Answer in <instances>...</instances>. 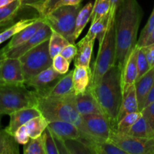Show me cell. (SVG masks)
Segmentation results:
<instances>
[{"label": "cell", "instance_id": "cell-9", "mask_svg": "<svg viewBox=\"0 0 154 154\" xmlns=\"http://www.w3.org/2000/svg\"><path fill=\"white\" fill-rule=\"evenodd\" d=\"M85 134L99 139H109L112 127L103 114H92L82 116Z\"/></svg>", "mask_w": 154, "mask_h": 154}, {"label": "cell", "instance_id": "cell-50", "mask_svg": "<svg viewBox=\"0 0 154 154\" xmlns=\"http://www.w3.org/2000/svg\"><path fill=\"white\" fill-rule=\"evenodd\" d=\"M153 43H154V29H153V31L151 32V33L150 34L149 37L147 38V41H146L144 46H146V45H151V44H153ZM143 47H144V46H143Z\"/></svg>", "mask_w": 154, "mask_h": 154}, {"label": "cell", "instance_id": "cell-18", "mask_svg": "<svg viewBox=\"0 0 154 154\" xmlns=\"http://www.w3.org/2000/svg\"><path fill=\"white\" fill-rule=\"evenodd\" d=\"M154 83V67L150 68V70L143 76L138 78L135 82L137 99H138L139 111H141L144 108L146 99L151 90Z\"/></svg>", "mask_w": 154, "mask_h": 154}, {"label": "cell", "instance_id": "cell-39", "mask_svg": "<svg viewBox=\"0 0 154 154\" xmlns=\"http://www.w3.org/2000/svg\"><path fill=\"white\" fill-rule=\"evenodd\" d=\"M69 66H70V63L61 54L56 56L53 59L52 66L57 72L61 75H66V73H68L69 70Z\"/></svg>", "mask_w": 154, "mask_h": 154}, {"label": "cell", "instance_id": "cell-13", "mask_svg": "<svg viewBox=\"0 0 154 154\" xmlns=\"http://www.w3.org/2000/svg\"><path fill=\"white\" fill-rule=\"evenodd\" d=\"M38 96L51 98H64L75 93L73 85V70L62 75L57 82L41 91H35Z\"/></svg>", "mask_w": 154, "mask_h": 154}, {"label": "cell", "instance_id": "cell-20", "mask_svg": "<svg viewBox=\"0 0 154 154\" xmlns=\"http://www.w3.org/2000/svg\"><path fill=\"white\" fill-rule=\"evenodd\" d=\"M81 140L90 147L95 154H127L124 150L108 140L99 139L93 136Z\"/></svg>", "mask_w": 154, "mask_h": 154}, {"label": "cell", "instance_id": "cell-8", "mask_svg": "<svg viewBox=\"0 0 154 154\" xmlns=\"http://www.w3.org/2000/svg\"><path fill=\"white\" fill-rule=\"evenodd\" d=\"M108 141L127 154H154V137L138 138L112 129Z\"/></svg>", "mask_w": 154, "mask_h": 154}, {"label": "cell", "instance_id": "cell-15", "mask_svg": "<svg viewBox=\"0 0 154 154\" xmlns=\"http://www.w3.org/2000/svg\"><path fill=\"white\" fill-rule=\"evenodd\" d=\"M40 115H42V113L37 108V106L18 110V111L11 113L9 115L10 116V122H9L8 126L5 128V129L9 133L14 135V134L18 128L25 125L26 123H28L30 120H32L34 117Z\"/></svg>", "mask_w": 154, "mask_h": 154}, {"label": "cell", "instance_id": "cell-19", "mask_svg": "<svg viewBox=\"0 0 154 154\" xmlns=\"http://www.w3.org/2000/svg\"><path fill=\"white\" fill-rule=\"evenodd\" d=\"M45 23V22L44 21L43 18L41 17H38V20L35 22H34L33 23H32L31 25L28 26L27 27L24 28L23 29H22L21 31H20L19 32L17 33L15 35H14L13 37L11 38L8 44L5 47H4V48H2V50L4 51H8V50L11 49V48H15V47L24 43V42H26L27 40H29L30 38L32 37L35 35V33L39 29L42 28V26Z\"/></svg>", "mask_w": 154, "mask_h": 154}, {"label": "cell", "instance_id": "cell-24", "mask_svg": "<svg viewBox=\"0 0 154 154\" xmlns=\"http://www.w3.org/2000/svg\"><path fill=\"white\" fill-rule=\"evenodd\" d=\"M21 8V0H14L10 4L0 8V29L14 20Z\"/></svg>", "mask_w": 154, "mask_h": 154}, {"label": "cell", "instance_id": "cell-22", "mask_svg": "<svg viewBox=\"0 0 154 154\" xmlns=\"http://www.w3.org/2000/svg\"><path fill=\"white\" fill-rule=\"evenodd\" d=\"M91 77L90 68L75 66L73 70V85L75 94H81L87 91L90 85Z\"/></svg>", "mask_w": 154, "mask_h": 154}, {"label": "cell", "instance_id": "cell-45", "mask_svg": "<svg viewBox=\"0 0 154 154\" xmlns=\"http://www.w3.org/2000/svg\"><path fill=\"white\" fill-rule=\"evenodd\" d=\"M141 48L143 49L146 57H147L150 68L154 67V43L141 47Z\"/></svg>", "mask_w": 154, "mask_h": 154}, {"label": "cell", "instance_id": "cell-21", "mask_svg": "<svg viewBox=\"0 0 154 154\" xmlns=\"http://www.w3.org/2000/svg\"><path fill=\"white\" fill-rule=\"evenodd\" d=\"M94 43L95 41L90 40L85 35L77 44L78 51L75 57V66L90 68Z\"/></svg>", "mask_w": 154, "mask_h": 154}, {"label": "cell", "instance_id": "cell-36", "mask_svg": "<svg viewBox=\"0 0 154 154\" xmlns=\"http://www.w3.org/2000/svg\"><path fill=\"white\" fill-rule=\"evenodd\" d=\"M42 138H43L45 154H60L57 145H56L54 137H53L52 132L48 128H47L45 132H43Z\"/></svg>", "mask_w": 154, "mask_h": 154}, {"label": "cell", "instance_id": "cell-1", "mask_svg": "<svg viewBox=\"0 0 154 154\" xmlns=\"http://www.w3.org/2000/svg\"><path fill=\"white\" fill-rule=\"evenodd\" d=\"M143 11L137 0H123L115 14V66L123 70L137 44V35Z\"/></svg>", "mask_w": 154, "mask_h": 154}, {"label": "cell", "instance_id": "cell-32", "mask_svg": "<svg viewBox=\"0 0 154 154\" xmlns=\"http://www.w3.org/2000/svg\"><path fill=\"white\" fill-rule=\"evenodd\" d=\"M111 8V0H96L92 11L91 23L110 14Z\"/></svg>", "mask_w": 154, "mask_h": 154}, {"label": "cell", "instance_id": "cell-6", "mask_svg": "<svg viewBox=\"0 0 154 154\" xmlns=\"http://www.w3.org/2000/svg\"><path fill=\"white\" fill-rule=\"evenodd\" d=\"M81 9V5L62 6L53 10L42 18L53 31L61 34L70 43L75 44L74 34L76 18Z\"/></svg>", "mask_w": 154, "mask_h": 154}, {"label": "cell", "instance_id": "cell-27", "mask_svg": "<svg viewBox=\"0 0 154 154\" xmlns=\"http://www.w3.org/2000/svg\"><path fill=\"white\" fill-rule=\"evenodd\" d=\"M18 143L5 129H0V154H19Z\"/></svg>", "mask_w": 154, "mask_h": 154}, {"label": "cell", "instance_id": "cell-14", "mask_svg": "<svg viewBox=\"0 0 154 154\" xmlns=\"http://www.w3.org/2000/svg\"><path fill=\"white\" fill-rule=\"evenodd\" d=\"M137 54H138V46L136 45L128 57L121 72L123 94L131 86L134 85L138 79V66H137Z\"/></svg>", "mask_w": 154, "mask_h": 154}, {"label": "cell", "instance_id": "cell-5", "mask_svg": "<svg viewBox=\"0 0 154 154\" xmlns=\"http://www.w3.org/2000/svg\"><path fill=\"white\" fill-rule=\"evenodd\" d=\"M35 92L26 85L0 84V114H8L18 110L37 105Z\"/></svg>", "mask_w": 154, "mask_h": 154}, {"label": "cell", "instance_id": "cell-10", "mask_svg": "<svg viewBox=\"0 0 154 154\" xmlns=\"http://www.w3.org/2000/svg\"><path fill=\"white\" fill-rule=\"evenodd\" d=\"M53 32L52 29L51 28L49 25L45 23L42 28L39 29L32 37L30 38L29 40L25 42L24 43L11 48L8 51H4L2 49L5 57L7 58H20L22 57L24 54L29 51V50L32 49L33 48L36 47L37 45H40L45 41L48 40L51 38V34Z\"/></svg>", "mask_w": 154, "mask_h": 154}, {"label": "cell", "instance_id": "cell-41", "mask_svg": "<svg viewBox=\"0 0 154 154\" xmlns=\"http://www.w3.org/2000/svg\"><path fill=\"white\" fill-rule=\"evenodd\" d=\"M77 51H78L77 45H75V44L70 43L69 45H68L67 46L63 48V50L60 53V54L71 63L72 60L75 59V56L77 54Z\"/></svg>", "mask_w": 154, "mask_h": 154}, {"label": "cell", "instance_id": "cell-46", "mask_svg": "<svg viewBox=\"0 0 154 154\" xmlns=\"http://www.w3.org/2000/svg\"><path fill=\"white\" fill-rule=\"evenodd\" d=\"M46 0H21L22 2V7H32L38 11V12L40 11L43 5L45 4Z\"/></svg>", "mask_w": 154, "mask_h": 154}, {"label": "cell", "instance_id": "cell-34", "mask_svg": "<svg viewBox=\"0 0 154 154\" xmlns=\"http://www.w3.org/2000/svg\"><path fill=\"white\" fill-rule=\"evenodd\" d=\"M64 141L69 154H95L93 150L81 139H64Z\"/></svg>", "mask_w": 154, "mask_h": 154}, {"label": "cell", "instance_id": "cell-44", "mask_svg": "<svg viewBox=\"0 0 154 154\" xmlns=\"http://www.w3.org/2000/svg\"><path fill=\"white\" fill-rule=\"evenodd\" d=\"M52 132L53 137H54V141H55L56 145H57V149H58L60 154H69V150H68L67 147H66V144H65L64 138L58 136V135L54 134L53 132Z\"/></svg>", "mask_w": 154, "mask_h": 154}, {"label": "cell", "instance_id": "cell-52", "mask_svg": "<svg viewBox=\"0 0 154 154\" xmlns=\"http://www.w3.org/2000/svg\"><path fill=\"white\" fill-rule=\"evenodd\" d=\"M5 58V57L4 54H3V51H2V49L0 50V67H1V65L2 63V62L4 61ZM0 84H3V83L2 82V81L0 80Z\"/></svg>", "mask_w": 154, "mask_h": 154}, {"label": "cell", "instance_id": "cell-38", "mask_svg": "<svg viewBox=\"0 0 154 154\" xmlns=\"http://www.w3.org/2000/svg\"><path fill=\"white\" fill-rule=\"evenodd\" d=\"M137 66H138V79L147 73L150 69L148 60L141 48L138 47V54H137ZM137 79V80H138Z\"/></svg>", "mask_w": 154, "mask_h": 154}, {"label": "cell", "instance_id": "cell-3", "mask_svg": "<svg viewBox=\"0 0 154 154\" xmlns=\"http://www.w3.org/2000/svg\"><path fill=\"white\" fill-rule=\"evenodd\" d=\"M37 99L36 106L48 122L57 120L70 122L81 129L83 137L88 136L85 134L82 116L66 97L51 98L37 96Z\"/></svg>", "mask_w": 154, "mask_h": 154}, {"label": "cell", "instance_id": "cell-11", "mask_svg": "<svg viewBox=\"0 0 154 154\" xmlns=\"http://www.w3.org/2000/svg\"><path fill=\"white\" fill-rule=\"evenodd\" d=\"M0 80L3 84L25 85V77L19 58H5L0 67Z\"/></svg>", "mask_w": 154, "mask_h": 154}, {"label": "cell", "instance_id": "cell-31", "mask_svg": "<svg viewBox=\"0 0 154 154\" xmlns=\"http://www.w3.org/2000/svg\"><path fill=\"white\" fill-rule=\"evenodd\" d=\"M69 44L70 42L66 38L57 32L53 31L49 39V51L52 59L60 54L63 48Z\"/></svg>", "mask_w": 154, "mask_h": 154}, {"label": "cell", "instance_id": "cell-42", "mask_svg": "<svg viewBox=\"0 0 154 154\" xmlns=\"http://www.w3.org/2000/svg\"><path fill=\"white\" fill-rule=\"evenodd\" d=\"M141 113L147 120L150 126L154 129V101L145 108H143Z\"/></svg>", "mask_w": 154, "mask_h": 154}, {"label": "cell", "instance_id": "cell-51", "mask_svg": "<svg viewBox=\"0 0 154 154\" xmlns=\"http://www.w3.org/2000/svg\"><path fill=\"white\" fill-rule=\"evenodd\" d=\"M14 1V0H0V8L7 5L10 4V3H11Z\"/></svg>", "mask_w": 154, "mask_h": 154}, {"label": "cell", "instance_id": "cell-40", "mask_svg": "<svg viewBox=\"0 0 154 154\" xmlns=\"http://www.w3.org/2000/svg\"><path fill=\"white\" fill-rule=\"evenodd\" d=\"M14 139L16 140L18 144H23V145L27 144L30 140V137L29 135L25 125L21 126L20 127L17 129L16 132L14 134Z\"/></svg>", "mask_w": 154, "mask_h": 154}, {"label": "cell", "instance_id": "cell-16", "mask_svg": "<svg viewBox=\"0 0 154 154\" xmlns=\"http://www.w3.org/2000/svg\"><path fill=\"white\" fill-rule=\"evenodd\" d=\"M62 75H63L57 72L51 66V67L42 71L35 76L27 80L25 82V85L32 87L35 91H41L54 84V81L61 78Z\"/></svg>", "mask_w": 154, "mask_h": 154}, {"label": "cell", "instance_id": "cell-37", "mask_svg": "<svg viewBox=\"0 0 154 154\" xmlns=\"http://www.w3.org/2000/svg\"><path fill=\"white\" fill-rule=\"evenodd\" d=\"M154 29V7L153 9V11H152L151 14H150V18L147 20V23H146V25L144 26V29H142V31L141 32V34H140L139 38H138V41H137L136 45L139 48L144 46L145 45V42L147 41V38L149 37L150 34L151 33V32L153 31Z\"/></svg>", "mask_w": 154, "mask_h": 154}, {"label": "cell", "instance_id": "cell-23", "mask_svg": "<svg viewBox=\"0 0 154 154\" xmlns=\"http://www.w3.org/2000/svg\"><path fill=\"white\" fill-rule=\"evenodd\" d=\"M139 111L138 99H137L136 90L135 84L131 86L123 94V101L120 107L118 121L125 115L130 113L137 112Z\"/></svg>", "mask_w": 154, "mask_h": 154}, {"label": "cell", "instance_id": "cell-17", "mask_svg": "<svg viewBox=\"0 0 154 154\" xmlns=\"http://www.w3.org/2000/svg\"><path fill=\"white\" fill-rule=\"evenodd\" d=\"M48 128L58 136L64 139H80L82 137L81 129L70 122L51 121L48 123Z\"/></svg>", "mask_w": 154, "mask_h": 154}, {"label": "cell", "instance_id": "cell-53", "mask_svg": "<svg viewBox=\"0 0 154 154\" xmlns=\"http://www.w3.org/2000/svg\"><path fill=\"white\" fill-rule=\"evenodd\" d=\"M2 114H0V126H1V120H2Z\"/></svg>", "mask_w": 154, "mask_h": 154}, {"label": "cell", "instance_id": "cell-26", "mask_svg": "<svg viewBox=\"0 0 154 154\" xmlns=\"http://www.w3.org/2000/svg\"><path fill=\"white\" fill-rule=\"evenodd\" d=\"M125 134L138 138H152L154 137V129L142 114L136 123Z\"/></svg>", "mask_w": 154, "mask_h": 154}, {"label": "cell", "instance_id": "cell-35", "mask_svg": "<svg viewBox=\"0 0 154 154\" xmlns=\"http://www.w3.org/2000/svg\"><path fill=\"white\" fill-rule=\"evenodd\" d=\"M24 154H45L42 135L36 138H30L27 144H24Z\"/></svg>", "mask_w": 154, "mask_h": 154}, {"label": "cell", "instance_id": "cell-4", "mask_svg": "<svg viewBox=\"0 0 154 154\" xmlns=\"http://www.w3.org/2000/svg\"><path fill=\"white\" fill-rule=\"evenodd\" d=\"M115 14L110 12L108 29L103 39L99 43V51L92 72L90 85L96 84L111 67L115 66Z\"/></svg>", "mask_w": 154, "mask_h": 154}, {"label": "cell", "instance_id": "cell-33", "mask_svg": "<svg viewBox=\"0 0 154 154\" xmlns=\"http://www.w3.org/2000/svg\"><path fill=\"white\" fill-rule=\"evenodd\" d=\"M141 116H142L141 111H137V112L126 114L118 121L116 131L121 133H126Z\"/></svg>", "mask_w": 154, "mask_h": 154}, {"label": "cell", "instance_id": "cell-7", "mask_svg": "<svg viewBox=\"0 0 154 154\" xmlns=\"http://www.w3.org/2000/svg\"><path fill=\"white\" fill-rule=\"evenodd\" d=\"M49 39L27 51L19 58L25 82L52 66L53 59L49 51Z\"/></svg>", "mask_w": 154, "mask_h": 154}, {"label": "cell", "instance_id": "cell-49", "mask_svg": "<svg viewBox=\"0 0 154 154\" xmlns=\"http://www.w3.org/2000/svg\"><path fill=\"white\" fill-rule=\"evenodd\" d=\"M123 0H111V13L116 14L117 12V8L120 6V3Z\"/></svg>", "mask_w": 154, "mask_h": 154}, {"label": "cell", "instance_id": "cell-12", "mask_svg": "<svg viewBox=\"0 0 154 154\" xmlns=\"http://www.w3.org/2000/svg\"><path fill=\"white\" fill-rule=\"evenodd\" d=\"M66 98L73 105L77 111L81 116L92 114H103L90 88L87 89V91L84 93H72Z\"/></svg>", "mask_w": 154, "mask_h": 154}, {"label": "cell", "instance_id": "cell-47", "mask_svg": "<svg viewBox=\"0 0 154 154\" xmlns=\"http://www.w3.org/2000/svg\"><path fill=\"white\" fill-rule=\"evenodd\" d=\"M82 0H60L57 4L55 5L53 10L57 8L62 7V6H69V5H81ZM52 10V11H53Z\"/></svg>", "mask_w": 154, "mask_h": 154}, {"label": "cell", "instance_id": "cell-2", "mask_svg": "<svg viewBox=\"0 0 154 154\" xmlns=\"http://www.w3.org/2000/svg\"><path fill=\"white\" fill-rule=\"evenodd\" d=\"M121 72L119 66H114L96 84L89 87L114 130L117 129L123 101Z\"/></svg>", "mask_w": 154, "mask_h": 154}, {"label": "cell", "instance_id": "cell-48", "mask_svg": "<svg viewBox=\"0 0 154 154\" xmlns=\"http://www.w3.org/2000/svg\"><path fill=\"white\" fill-rule=\"evenodd\" d=\"M153 101H154V83L153 84V87H152L151 90H150V93H149L148 96H147V99H146V102H145V104H144V108H145L146 106H147L149 104L153 102Z\"/></svg>", "mask_w": 154, "mask_h": 154}, {"label": "cell", "instance_id": "cell-29", "mask_svg": "<svg viewBox=\"0 0 154 154\" xmlns=\"http://www.w3.org/2000/svg\"><path fill=\"white\" fill-rule=\"evenodd\" d=\"M48 123L47 119L43 115L38 116L30 120L25 124L27 132L30 138H36L40 137L43 134L45 129L48 128Z\"/></svg>", "mask_w": 154, "mask_h": 154}, {"label": "cell", "instance_id": "cell-28", "mask_svg": "<svg viewBox=\"0 0 154 154\" xmlns=\"http://www.w3.org/2000/svg\"><path fill=\"white\" fill-rule=\"evenodd\" d=\"M93 7V2H89L80 10L76 18V24H75V34H74V38H75V41L78 39V38L79 37L83 30L84 29L87 24L88 23L89 20L91 19Z\"/></svg>", "mask_w": 154, "mask_h": 154}, {"label": "cell", "instance_id": "cell-25", "mask_svg": "<svg viewBox=\"0 0 154 154\" xmlns=\"http://www.w3.org/2000/svg\"><path fill=\"white\" fill-rule=\"evenodd\" d=\"M109 18L110 14H108L96 20V22L92 23L91 26L86 36L92 41H96V39H98L99 44L100 43L103 39L107 29H108Z\"/></svg>", "mask_w": 154, "mask_h": 154}, {"label": "cell", "instance_id": "cell-43", "mask_svg": "<svg viewBox=\"0 0 154 154\" xmlns=\"http://www.w3.org/2000/svg\"><path fill=\"white\" fill-rule=\"evenodd\" d=\"M59 1H60V0H46L45 4L43 5L42 8H41L40 11H38L39 17H43L45 15L48 14V13H50V12L53 10V8H54L55 5L57 4Z\"/></svg>", "mask_w": 154, "mask_h": 154}, {"label": "cell", "instance_id": "cell-30", "mask_svg": "<svg viewBox=\"0 0 154 154\" xmlns=\"http://www.w3.org/2000/svg\"><path fill=\"white\" fill-rule=\"evenodd\" d=\"M38 17L35 18H29V19H23L18 22L15 23L13 25L9 26L8 28L5 29L2 32H0V45L3 42H6L8 39H11L14 35L23 29L24 28L27 27L28 26L31 25L34 22H35Z\"/></svg>", "mask_w": 154, "mask_h": 154}]
</instances>
